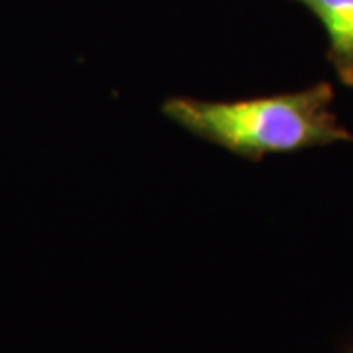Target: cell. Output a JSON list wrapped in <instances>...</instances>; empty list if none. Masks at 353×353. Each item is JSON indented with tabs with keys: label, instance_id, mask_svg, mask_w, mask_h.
I'll list each match as a JSON object with an SVG mask.
<instances>
[{
	"label": "cell",
	"instance_id": "obj_1",
	"mask_svg": "<svg viewBox=\"0 0 353 353\" xmlns=\"http://www.w3.org/2000/svg\"><path fill=\"white\" fill-rule=\"evenodd\" d=\"M334 88L314 87L243 101L171 99L163 112L190 134L240 157L261 161L271 153H294L338 141H352L332 108Z\"/></svg>",
	"mask_w": 353,
	"mask_h": 353
},
{
	"label": "cell",
	"instance_id": "obj_2",
	"mask_svg": "<svg viewBox=\"0 0 353 353\" xmlns=\"http://www.w3.org/2000/svg\"><path fill=\"white\" fill-rule=\"evenodd\" d=\"M324 26L328 61L345 87H353V0H296Z\"/></svg>",
	"mask_w": 353,
	"mask_h": 353
}]
</instances>
